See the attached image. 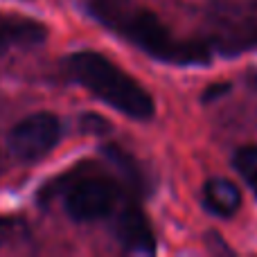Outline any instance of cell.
<instances>
[{
    "label": "cell",
    "mask_w": 257,
    "mask_h": 257,
    "mask_svg": "<svg viewBox=\"0 0 257 257\" xmlns=\"http://www.w3.org/2000/svg\"><path fill=\"white\" fill-rule=\"evenodd\" d=\"M68 72L72 79L79 81L84 88H88L95 97L106 102L122 115L133 120H151L156 111V104L151 95L126 75L122 68H117L111 59L99 52H77L68 57Z\"/></svg>",
    "instance_id": "obj_1"
},
{
    "label": "cell",
    "mask_w": 257,
    "mask_h": 257,
    "mask_svg": "<svg viewBox=\"0 0 257 257\" xmlns=\"http://www.w3.org/2000/svg\"><path fill=\"white\" fill-rule=\"evenodd\" d=\"M117 187L102 176H86L66 192V210L75 221H97L113 212Z\"/></svg>",
    "instance_id": "obj_2"
},
{
    "label": "cell",
    "mask_w": 257,
    "mask_h": 257,
    "mask_svg": "<svg viewBox=\"0 0 257 257\" xmlns=\"http://www.w3.org/2000/svg\"><path fill=\"white\" fill-rule=\"evenodd\" d=\"M61 138V124L52 113H34L14 126L9 147L23 160H39L57 147Z\"/></svg>",
    "instance_id": "obj_3"
},
{
    "label": "cell",
    "mask_w": 257,
    "mask_h": 257,
    "mask_svg": "<svg viewBox=\"0 0 257 257\" xmlns=\"http://www.w3.org/2000/svg\"><path fill=\"white\" fill-rule=\"evenodd\" d=\"M126 34L136 45H140L145 52L154 54L165 61H176L178 57H187V52L176 45L169 36V32L163 27V23L154 14L140 12L126 21Z\"/></svg>",
    "instance_id": "obj_4"
},
{
    "label": "cell",
    "mask_w": 257,
    "mask_h": 257,
    "mask_svg": "<svg viewBox=\"0 0 257 257\" xmlns=\"http://www.w3.org/2000/svg\"><path fill=\"white\" fill-rule=\"evenodd\" d=\"M117 239L131 253H154L156 239L147 217L138 208H128L117 219Z\"/></svg>",
    "instance_id": "obj_5"
},
{
    "label": "cell",
    "mask_w": 257,
    "mask_h": 257,
    "mask_svg": "<svg viewBox=\"0 0 257 257\" xmlns=\"http://www.w3.org/2000/svg\"><path fill=\"white\" fill-rule=\"evenodd\" d=\"M203 203L217 217H232L241 205V192L232 181L210 178L203 185Z\"/></svg>",
    "instance_id": "obj_6"
},
{
    "label": "cell",
    "mask_w": 257,
    "mask_h": 257,
    "mask_svg": "<svg viewBox=\"0 0 257 257\" xmlns=\"http://www.w3.org/2000/svg\"><path fill=\"white\" fill-rule=\"evenodd\" d=\"M235 169L241 178L246 181V185L257 194V147H241L235 154Z\"/></svg>",
    "instance_id": "obj_7"
},
{
    "label": "cell",
    "mask_w": 257,
    "mask_h": 257,
    "mask_svg": "<svg viewBox=\"0 0 257 257\" xmlns=\"http://www.w3.org/2000/svg\"><path fill=\"white\" fill-rule=\"evenodd\" d=\"M9 232H12V226H9V221L0 219V246H3L5 241L9 239Z\"/></svg>",
    "instance_id": "obj_8"
}]
</instances>
